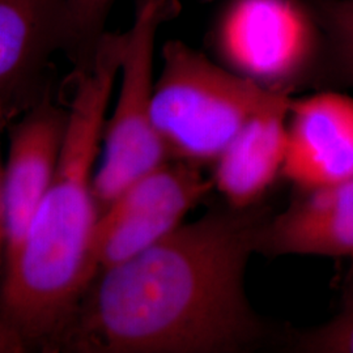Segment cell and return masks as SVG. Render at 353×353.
Segmentation results:
<instances>
[{
  "mask_svg": "<svg viewBox=\"0 0 353 353\" xmlns=\"http://www.w3.org/2000/svg\"><path fill=\"white\" fill-rule=\"evenodd\" d=\"M268 212L211 211L96 274L42 351L234 353L265 339L245 290Z\"/></svg>",
  "mask_w": 353,
  "mask_h": 353,
  "instance_id": "obj_1",
  "label": "cell"
},
{
  "mask_svg": "<svg viewBox=\"0 0 353 353\" xmlns=\"http://www.w3.org/2000/svg\"><path fill=\"white\" fill-rule=\"evenodd\" d=\"M121 33H103L76 71L63 145L50 188L21 250L0 280V314L26 341L43 348L92 281L90 249L100 207L96 161L118 81Z\"/></svg>",
  "mask_w": 353,
  "mask_h": 353,
  "instance_id": "obj_2",
  "label": "cell"
},
{
  "mask_svg": "<svg viewBox=\"0 0 353 353\" xmlns=\"http://www.w3.org/2000/svg\"><path fill=\"white\" fill-rule=\"evenodd\" d=\"M160 55L152 117L170 160L214 165L255 114L287 93L259 87L181 39L166 41Z\"/></svg>",
  "mask_w": 353,
  "mask_h": 353,
  "instance_id": "obj_3",
  "label": "cell"
},
{
  "mask_svg": "<svg viewBox=\"0 0 353 353\" xmlns=\"http://www.w3.org/2000/svg\"><path fill=\"white\" fill-rule=\"evenodd\" d=\"M179 0H137L134 20L121 33L117 99L102 135L94 192L100 214L132 182L169 161L152 117L156 41L179 12Z\"/></svg>",
  "mask_w": 353,
  "mask_h": 353,
  "instance_id": "obj_4",
  "label": "cell"
},
{
  "mask_svg": "<svg viewBox=\"0 0 353 353\" xmlns=\"http://www.w3.org/2000/svg\"><path fill=\"white\" fill-rule=\"evenodd\" d=\"M219 63L272 92L316 83L323 38L309 0H228L214 23Z\"/></svg>",
  "mask_w": 353,
  "mask_h": 353,
  "instance_id": "obj_5",
  "label": "cell"
},
{
  "mask_svg": "<svg viewBox=\"0 0 353 353\" xmlns=\"http://www.w3.org/2000/svg\"><path fill=\"white\" fill-rule=\"evenodd\" d=\"M212 189L198 166L176 160L132 182L99 216L90 249L93 278L169 236Z\"/></svg>",
  "mask_w": 353,
  "mask_h": 353,
  "instance_id": "obj_6",
  "label": "cell"
},
{
  "mask_svg": "<svg viewBox=\"0 0 353 353\" xmlns=\"http://www.w3.org/2000/svg\"><path fill=\"white\" fill-rule=\"evenodd\" d=\"M67 108L45 99L26 112L11 131L4 166V267L12 263L50 188L63 145Z\"/></svg>",
  "mask_w": 353,
  "mask_h": 353,
  "instance_id": "obj_7",
  "label": "cell"
},
{
  "mask_svg": "<svg viewBox=\"0 0 353 353\" xmlns=\"http://www.w3.org/2000/svg\"><path fill=\"white\" fill-rule=\"evenodd\" d=\"M283 176L296 190L353 181V97L334 89L293 97Z\"/></svg>",
  "mask_w": 353,
  "mask_h": 353,
  "instance_id": "obj_8",
  "label": "cell"
},
{
  "mask_svg": "<svg viewBox=\"0 0 353 353\" xmlns=\"http://www.w3.org/2000/svg\"><path fill=\"white\" fill-rule=\"evenodd\" d=\"M255 252L353 258V181L297 190L285 210L267 214L258 229Z\"/></svg>",
  "mask_w": 353,
  "mask_h": 353,
  "instance_id": "obj_9",
  "label": "cell"
},
{
  "mask_svg": "<svg viewBox=\"0 0 353 353\" xmlns=\"http://www.w3.org/2000/svg\"><path fill=\"white\" fill-rule=\"evenodd\" d=\"M292 100L283 93L255 114L214 161L211 181L229 207L258 205L283 176Z\"/></svg>",
  "mask_w": 353,
  "mask_h": 353,
  "instance_id": "obj_10",
  "label": "cell"
},
{
  "mask_svg": "<svg viewBox=\"0 0 353 353\" xmlns=\"http://www.w3.org/2000/svg\"><path fill=\"white\" fill-rule=\"evenodd\" d=\"M67 32L65 0H0V99L8 108Z\"/></svg>",
  "mask_w": 353,
  "mask_h": 353,
  "instance_id": "obj_11",
  "label": "cell"
},
{
  "mask_svg": "<svg viewBox=\"0 0 353 353\" xmlns=\"http://www.w3.org/2000/svg\"><path fill=\"white\" fill-rule=\"evenodd\" d=\"M309 1L323 38L316 84L353 88V0Z\"/></svg>",
  "mask_w": 353,
  "mask_h": 353,
  "instance_id": "obj_12",
  "label": "cell"
},
{
  "mask_svg": "<svg viewBox=\"0 0 353 353\" xmlns=\"http://www.w3.org/2000/svg\"><path fill=\"white\" fill-rule=\"evenodd\" d=\"M292 347L297 352L353 353V271L343 285L338 313L326 323L297 334Z\"/></svg>",
  "mask_w": 353,
  "mask_h": 353,
  "instance_id": "obj_13",
  "label": "cell"
},
{
  "mask_svg": "<svg viewBox=\"0 0 353 353\" xmlns=\"http://www.w3.org/2000/svg\"><path fill=\"white\" fill-rule=\"evenodd\" d=\"M115 0H65L70 34L87 49L88 55L102 34Z\"/></svg>",
  "mask_w": 353,
  "mask_h": 353,
  "instance_id": "obj_14",
  "label": "cell"
},
{
  "mask_svg": "<svg viewBox=\"0 0 353 353\" xmlns=\"http://www.w3.org/2000/svg\"><path fill=\"white\" fill-rule=\"evenodd\" d=\"M26 348H28L26 341L0 314V353L24 352Z\"/></svg>",
  "mask_w": 353,
  "mask_h": 353,
  "instance_id": "obj_15",
  "label": "cell"
},
{
  "mask_svg": "<svg viewBox=\"0 0 353 353\" xmlns=\"http://www.w3.org/2000/svg\"><path fill=\"white\" fill-rule=\"evenodd\" d=\"M10 114V108L7 103L0 99V135L7 123V118ZM3 181H4V168L0 160V280L3 275L4 267V204H3Z\"/></svg>",
  "mask_w": 353,
  "mask_h": 353,
  "instance_id": "obj_16",
  "label": "cell"
},
{
  "mask_svg": "<svg viewBox=\"0 0 353 353\" xmlns=\"http://www.w3.org/2000/svg\"><path fill=\"white\" fill-rule=\"evenodd\" d=\"M204 1H214V0H204Z\"/></svg>",
  "mask_w": 353,
  "mask_h": 353,
  "instance_id": "obj_17",
  "label": "cell"
}]
</instances>
